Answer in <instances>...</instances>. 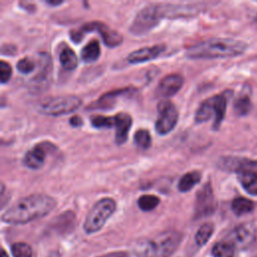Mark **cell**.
<instances>
[{"label":"cell","mask_w":257,"mask_h":257,"mask_svg":"<svg viewBox=\"0 0 257 257\" xmlns=\"http://www.w3.org/2000/svg\"><path fill=\"white\" fill-rule=\"evenodd\" d=\"M56 201L46 194H32L20 199L2 215V221L8 224H26L50 214Z\"/></svg>","instance_id":"cell-1"},{"label":"cell","mask_w":257,"mask_h":257,"mask_svg":"<svg viewBox=\"0 0 257 257\" xmlns=\"http://www.w3.org/2000/svg\"><path fill=\"white\" fill-rule=\"evenodd\" d=\"M247 44L232 38H213L198 42L186 50L190 60H213L234 58L245 52Z\"/></svg>","instance_id":"cell-2"},{"label":"cell","mask_w":257,"mask_h":257,"mask_svg":"<svg viewBox=\"0 0 257 257\" xmlns=\"http://www.w3.org/2000/svg\"><path fill=\"white\" fill-rule=\"evenodd\" d=\"M182 234L175 230L162 232L151 240L137 245L136 254L140 257H170L179 247Z\"/></svg>","instance_id":"cell-3"},{"label":"cell","mask_w":257,"mask_h":257,"mask_svg":"<svg viewBox=\"0 0 257 257\" xmlns=\"http://www.w3.org/2000/svg\"><path fill=\"white\" fill-rule=\"evenodd\" d=\"M231 94L232 92L227 90L204 100L196 110L195 122L197 124H203L214 118L213 128L218 130L225 118L228 98Z\"/></svg>","instance_id":"cell-4"},{"label":"cell","mask_w":257,"mask_h":257,"mask_svg":"<svg viewBox=\"0 0 257 257\" xmlns=\"http://www.w3.org/2000/svg\"><path fill=\"white\" fill-rule=\"evenodd\" d=\"M116 203L112 198H102L98 200L88 212L84 229L88 234H92L100 231L110 217L114 213Z\"/></svg>","instance_id":"cell-5"},{"label":"cell","mask_w":257,"mask_h":257,"mask_svg":"<svg viewBox=\"0 0 257 257\" xmlns=\"http://www.w3.org/2000/svg\"><path fill=\"white\" fill-rule=\"evenodd\" d=\"M163 20L159 4H150L143 8L135 16L130 32L132 34L140 36L147 34L159 26Z\"/></svg>","instance_id":"cell-6"},{"label":"cell","mask_w":257,"mask_h":257,"mask_svg":"<svg viewBox=\"0 0 257 257\" xmlns=\"http://www.w3.org/2000/svg\"><path fill=\"white\" fill-rule=\"evenodd\" d=\"M82 104V100L76 96L48 98L40 102L38 112L46 116H60L76 112Z\"/></svg>","instance_id":"cell-7"},{"label":"cell","mask_w":257,"mask_h":257,"mask_svg":"<svg viewBox=\"0 0 257 257\" xmlns=\"http://www.w3.org/2000/svg\"><path fill=\"white\" fill-rule=\"evenodd\" d=\"M52 80V60L50 54L40 52L38 54V70L32 78L30 90L34 94L44 92L50 88Z\"/></svg>","instance_id":"cell-8"},{"label":"cell","mask_w":257,"mask_h":257,"mask_svg":"<svg viewBox=\"0 0 257 257\" xmlns=\"http://www.w3.org/2000/svg\"><path fill=\"white\" fill-rule=\"evenodd\" d=\"M179 118V112L175 104L169 100H162L158 104V118L156 120V132L161 136L171 133Z\"/></svg>","instance_id":"cell-9"},{"label":"cell","mask_w":257,"mask_h":257,"mask_svg":"<svg viewBox=\"0 0 257 257\" xmlns=\"http://www.w3.org/2000/svg\"><path fill=\"white\" fill-rule=\"evenodd\" d=\"M217 208V201L215 199L211 184L206 183L197 193L195 203L196 217H204L211 215Z\"/></svg>","instance_id":"cell-10"},{"label":"cell","mask_w":257,"mask_h":257,"mask_svg":"<svg viewBox=\"0 0 257 257\" xmlns=\"http://www.w3.org/2000/svg\"><path fill=\"white\" fill-rule=\"evenodd\" d=\"M80 30L86 34L88 32H96L104 44L108 46V48H116L120 44H122V36L118 32L114 30L112 28H110V26H108L104 24L102 22H88L82 28H80Z\"/></svg>","instance_id":"cell-11"},{"label":"cell","mask_w":257,"mask_h":257,"mask_svg":"<svg viewBox=\"0 0 257 257\" xmlns=\"http://www.w3.org/2000/svg\"><path fill=\"white\" fill-rule=\"evenodd\" d=\"M202 4H160L163 18H189L197 14L201 10Z\"/></svg>","instance_id":"cell-12"},{"label":"cell","mask_w":257,"mask_h":257,"mask_svg":"<svg viewBox=\"0 0 257 257\" xmlns=\"http://www.w3.org/2000/svg\"><path fill=\"white\" fill-rule=\"evenodd\" d=\"M255 239L254 227L249 224H241L233 229V231L227 236L226 241L231 243L235 248H246Z\"/></svg>","instance_id":"cell-13"},{"label":"cell","mask_w":257,"mask_h":257,"mask_svg":"<svg viewBox=\"0 0 257 257\" xmlns=\"http://www.w3.org/2000/svg\"><path fill=\"white\" fill-rule=\"evenodd\" d=\"M50 147H52V144L40 143L28 150L24 158V166L32 170L42 169L46 163V153Z\"/></svg>","instance_id":"cell-14"},{"label":"cell","mask_w":257,"mask_h":257,"mask_svg":"<svg viewBox=\"0 0 257 257\" xmlns=\"http://www.w3.org/2000/svg\"><path fill=\"white\" fill-rule=\"evenodd\" d=\"M165 50H166V46L163 44L142 48L140 50L132 52L128 56L126 60L132 64L147 62L156 60L159 56H161L165 52Z\"/></svg>","instance_id":"cell-15"},{"label":"cell","mask_w":257,"mask_h":257,"mask_svg":"<svg viewBox=\"0 0 257 257\" xmlns=\"http://www.w3.org/2000/svg\"><path fill=\"white\" fill-rule=\"evenodd\" d=\"M184 78L179 74L166 76L158 84L157 94L162 98H171L175 96L183 86Z\"/></svg>","instance_id":"cell-16"},{"label":"cell","mask_w":257,"mask_h":257,"mask_svg":"<svg viewBox=\"0 0 257 257\" xmlns=\"http://www.w3.org/2000/svg\"><path fill=\"white\" fill-rule=\"evenodd\" d=\"M221 170L238 173L243 170H253L257 167V161H251L239 157H223L218 162Z\"/></svg>","instance_id":"cell-17"},{"label":"cell","mask_w":257,"mask_h":257,"mask_svg":"<svg viewBox=\"0 0 257 257\" xmlns=\"http://www.w3.org/2000/svg\"><path fill=\"white\" fill-rule=\"evenodd\" d=\"M114 118V128H116V143L118 145H122L126 142L128 132L131 130L133 124L132 116L126 112H118Z\"/></svg>","instance_id":"cell-18"},{"label":"cell","mask_w":257,"mask_h":257,"mask_svg":"<svg viewBox=\"0 0 257 257\" xmlns=\"http://www.w3.org/2000/svg\"><path fill=\"white\" fill-rule=\"evenodd\" d=\"M133 92L131 88H124L120 90H114L102 94L96 102L92 104L88 110H108L114 106L116 100L122 96H128Z\"/></svg>","instance_id":"cell-19"},{"label":"cell","mask_w":257,"mask_h":257,"mask_svg":"<svg viewBox=\"0 0 257 257\" xmlns=\"http://www.w3.org/2000/svg\"><path fill=\"white\" fill-rule=\"evenodd\" d=\"M242 188L250 195L257 196V173L254 170H243L237 173Z\"/></svg>","instance_id":"cell-20"},{"label":"cell","mask_w":257,"mask_h":257,"mask_svg":"<svg viewBox=\"0 0 257 257\" xmlns=\"http://www.w3.org/2000/svg\"><path fill=\"white\" fill-rule=\"evenodd\" d=\"M100 46L96 40H92L84 46L80 52V58L86 64H92L100 58Z\"/></svg>","instance_id":"cell-21"},{"label":"cell","mask_w":257,"mask_h":257,"mask_svg":"<svg viewBox=\"0 0 257 257\" xmlns=\"http://www.w3.org/2000/svg\"><path fill=\"white\" fill-rule=\"evenodd\" d=\"M202 175L199 171H191L183 175L178 182V189L180 192L187 193L192 190L200 181Z\"/></svg>","instance_id":"cell-22"},{"label":"cell","mask_w":257,"mask_h":257,"mask_svg":"<svg viewBox=\"0 0 257 257\" xmlns=\"http://www.w3.org/2000/svg\"><path fill=\"white\" fill-rule=\"evenodd\" d=\"M60 62L62 66L66 70H74L76 68L78 64V58L76 54V52L70 48H64L60 54Z\"/></svg>","instance_id":"cell-23"},{"label":"cell","mask_w":257,"mask_h":257,"mask_svg":"<svg viewBox=\"0 0 257 257\" xmlns=\"http://www.w3.org/2000/svg\"><path fill=\"white\" fill-rule=\"evenodd\" d=\"M231 208L234 214H236L237 216H242L250 213L254 208V204L251 200L247 198L238 197L232 201Z\"/></svg>","instance_id":"cell-24"},{"label":"cell","mask_w":257,"mask_h":257,"mask_svg":"<svg viewBox=\"0 0 257 257\" xmlns=\"http://www.w3.org/2000/svg\"><path fill=\"white\" fill-rule=\"evenodd\" d=\"M233 108H234V112L237 116H247L252 110V102H251L250 98L246 94L240 96L234 102Z\"/></svg>","instance_id":"cell-25"},{"label":"cell","mask_w":257,"mask_h":257,"mask_svg":"<svg viewBox=\"0 0 257 257\" xmlns=\"http://www.w3.org/2000/svg\"><path fill=\"white\" fill-rule=\"evenodd\" d=\"M234 251L235 247L226 240L216 243L212 248V254L214 257H233Z\"/></svg>","instance_id":"cell-26"},{"label":"cell","mask_w":257,"mask_h":257,"mask_svg":"<svg viewBox=\"0 0 257 257\" xmlns=\"http://www.w3.org/2000/svg\"><path fill=\"white\" fill-rule=\"evenodd\" d=\"M134 142L135 145L142 150L149 149L152 145V137L150 132L146 128H140L134 135Z\"/></svg>","instance_id":"cell-27"},{"label":"cell","mask_w":257,"mask_h":257,"mask_svg":"<svg viewBox=\"0 0 257 257\" xmlns=\"http://www.w3.org/2000/svg\"><path fill=\"white\" fill-rule=\"evenodd\" d=\"M159 204H160V198L151 194L142 195L138 200L139 208L145 212L153 211L159 206Z\"/></svg>","instance_id":"cell-28"},{"label":"cell","mask_w":257,"mask_h":257,"mask_svg":"<svg viewBox=\"0 0 257 257\" xmlns=\"http://www.w3.org/2000/svg\"><path fill=\"white\" fill-rule=\"evenodd\" d=\"M213 231H214V227L211 223H205L203 224L197 231L196 235H195V241L197 243V245L199 246H203L205 245L210 237L212 236L213 234Z\"/></svg>","instance_id":"cell-29"},{"label":"cell","mask_w":257,"mask_h":257,"mask_svg":"<svg viewBox=\"0 0 257 257\" xmlns=\"http://www.w3.org/2000/svg\"><path fill=\"white\" fill-rule=\"evenodd\" d=\"M92 126L96 128H110L114 126V118L106 116H92L90 118Z\"/></svg>","instance_id":"cell-30"},{"label":"cell","mask_w":257,"mask_h":257,"mask_svg":"<svg viewBox=\"0 0 257 257\" xmlns=\"http://www.w3.org/2000/svg\"><path fill=\"white\" fill-rule=\"evenodd\" d=\"M14 257H32V247L24 242L14 243L12 247Z\"/></svg>","instance_id":"cell-31"},{"label":"cell","mask_w":257,"mask_h":257,"mask_svg":"<svg viewBox=\"0 0 257 257\" xmlns=\"http://www.w3.org/2000/svg\"><path fill=\"white\" fill-rule=\"evenodd\" d=\"M18 70L22 74H30L36 68V64L30 58H22L18 62Z\"/></svg>","instance_id":"cell-32"},{"label":"cell","mask_w":257,"mask_h":257,"mask_svg":"<svg viewBox=\"0 0 257 257\" xmlns=\"http://www.w3.org/2000/svg\"><path fill=\"white\" fill-rule=\"evenodd\" d=\"M12 76V66L4 60L0 62V80H2V84H6L8 82H10Z\"/></svg>","instance_id":"cell-33"},{"label":"cell","mask_w":257,"mask_h":257,"mask_svg":"<svg viewBox=\"0 0 257 257\" xmlns=\"http://www.w3.org/2000/svg\"><path fill=\"white\" fill-rule=\"evenodd\" d=\"M70 124L74 128H80V126H82L84 124V120H82V118L80 116H74L70 118Z\"/></svg>","instance_id":"cell-34"},{"label":"cell","mask_w":257,"mask_h":257,"mask_svg":"<svg viewBox=\"0 0 257 257\" xmlns=\"http://www.w3.org/2000/svg\"><path fill=\"white\" fill-rule=\"evenodd\" d=\"M46 4L50 6H60L64 4V2L62 0H48V2H46Z\"/></svg>","instance_id":"cell-35"},{"label":"cell","mask_w":257,"mask_h":257,"mask_svg":"<svg viewBox=\"0 0 257 257\" xmlns=\"http://www.w3.org/2000/svg\"><path fill=\"white\" fill-rule=\"evenodd\" d=\"M102 257H120V255H118V254H110V255H106V256H102Z\"/></svg>","instance_id":"cell-36"},{"label":"cell","mask_w":257,"mask_h":257,"mask_svg":"<svg viewBox=\"0 0 257 257\" xmlns=\"http://www.w3.org/2000/svg\"><path fill=\"white\" fill-rule=\"evenodd\" d=\"M2 257H8V253L6 252V250H2Z\"/></svg>","instance_id":"cell-37"},{"label":"cell","mask_w":257,"mask_h":257,"mask_svg":"<svg viewBox=\"0 0 257 257\" xmlns=\"http://www.w3.org/2000/svg\"><path fill=\"white\" fill-rule=\"evenodd\" d=\"M50 257H60V255H58V253H56V254L54 253V254H52V256H50Z\"/></svg>","instance_id":"cell-38"},{"label":"cell","mask_w":257,"mask_h":257,"mask_svg":"<svg viewBox=\"0 0 257 257\" xmlns=\"http://www.w3.org/2000/svg\"><path fill=\"white\" fill-rule=\"evenodd\" d=\"M255 20H256V22H257V16H256V18H255Z\"/></svg>","instance_id":"cell-39"}]
</instances>
